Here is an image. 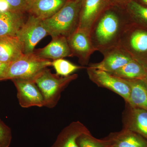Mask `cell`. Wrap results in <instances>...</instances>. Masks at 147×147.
Segmentation results:
<instances>
[{
  "mask_svg": "<svg viewBox=\"0 0 147 147\" xmlns=\"http://www.w3.org/2000/svg\"><path fill=\"white\" fill-rule=\"evenodd\" d=\"M131 23L125 8L108 6L95 21L90 31L96 51L102 53L118 45L124 32Z\"/></svg>",
  "mask_w": 147,
  "mask_h": 147,
  "instance_id": "cell-1",
  "label": "cell"
},
{
  "mask_svg": "<svg viewBox=\"0 0 147 147\" xmlns=\"http://www.w3.org/2000/svg\"><path fill=\"white\" fill-rule=\"evenodd\" d=\"M82 3L67 0L64 5L50 18L42 20L43 25L52 37L67 38L78 28Z\"/></svg>",
  "mask_w": 147,
  "mask_h": 147,
  "instance_id": "cell-2",
  "label": "cell"
},
{
  "mask_svg": "<svg viewBox=\"0 0 147 147\" xmlns=\"http://www.w3.org/2000/svg\"><path fill=\"white\" fill-rule=\"evenodd\" d=\"M77 74L67 76H59L45 68L34 80L43 96L44 106L53 108L57 104L61 94L72 81L78 78Z\"/></svg>",
  "mask_w": 147,
  "mask_h": 147,
  "instance_id": "cell-3",
  "label": "cell"
},
{
  "mask_svg": "<svg viewBox=\"0 0 147 147\" xmlns=\"http://www.w3.org/2000/svg\"><path fill=\"white\" fill-rule=\"evenodd\" d=\"M52 61L43 59L34 53L24 54L9 65L5 79L34 80L45 68L52 66Z\"/></svg>",
  "mask_w": 147,
  "mask_h": 147,
  "instance_id": "cell-4",
  "label": "cell"
},
{
  "mask_svg": "<svg viewBox=\"0 0 147 147\" xmlns=\"http://www.w3.org/2000/svg\"><path fill=\"white\" fill-rule=\"evenodd\" d=\"M118 45L127 52L133 59L146 67L147 30L141 28H134L131 22L124 32Z\"/></svg>",
  "mask_w": 147,
  "mask_h": 147,
  "instance_id": "cell-5",
  "label": "cell"
},
{
  "mask_svg": "<svg viewBox=\"0 0 147 147\" xmlns=\"http://www.w3.org/2000/svg\"><path fill=\"white\" fill-rule=\"evenodd\" d=\"M48 35L42 20L30 15L16 36L22 45L24 54H27L33 53L38 43Z\"/></svg>",
  "mask_w": 147,
  "mask_h": 147,
  "instance_id": "cell-6",
  "label": "cell"
},
{
  "mask_svg": "<svg viewBox=\"0 0 147 147\" xmlns=\"http://www.w3.org/2000/svg\"><path fill=\"white\" fill-rule=\"evenodd\" d=\"M87 72L92 82L97 86L105 88L119 95L125 102L128 100L130 88L123 79L111 75L106 71L87 67Z\"/></svg>",
  "mask_w": 147,
  "mask_h": 147,
  "instance_id": "cell-7",
  "label": "cell"
},
{
  "mask_svg": "<svg viewBox=\"0 0 147 147\" xmlns=\"http://www.w3.org/2000/svg\"><path fill=\"white\" fill-rule=\"evenodd\" d=\"M67 39L72 57H77L81 65H88L91 56L96 51L90 34L77 28Z\"/></svg>",
  "mask_w": 147,
  "mask_h": 147,
  "instance_id": "cell-8",
  "label": "cell"
},
{
  "mask_svg": "<svg viewBox=\"0 0 147 147\" xmlns=\"http://www.w3.org/2000/svg\"><path fill=\"white\" fill-rule=\"evenodd\" d=\"M17 91L19 104L23 108L44 106L43 96L33 80L12 79Z\"/></svg>",
  "mask_w": 147,
  "mask_h": 147,
  "instance_id": "cell-9",
  "label": "cell"
},
{
  "mask_svg": "<svg viewBox=\"0 0 147 147\" xmlns=\"http://www.w3.org/2000/svg\"><path fill=\"white\" fill-rule=\"evenodd\" d=\"M102 54L103 59L101 61L90 63L88 67L110 73L121 68L133 59L130 55L119 45L110 48Z\"/></svg>",
  "mask_w": 147,
  "mask_h": 147,
  "instance_id": "cell-10",
  "label": "cell"
},
{
  "mask_svg": "<svg viewBox=\"0 0 147 147\" xmlns=\"http://www.w3.org/2000/svg\"><path fill=\"white\" fill-rule=\"evenodd\" d=\"M110 5L109 0H83L79 13L78 28L90 34L95 21Z\"/></svg>",
  "mask_w": 147,
  "mask_h": 147,
  "instance_id": "cell-11",
  "label": "cell"
},
{
  "mask_svg": "<svg viewBox=\"0 0 147 147\" xmlns=\"http://www.w3.org/2000/svg\"><path fill=\"white\" fill-rule=\"evenodd\" d=\"M123 123L125 129L137 133L147 140V110L133 108L126 103Z\"/></svg>",
  "mask_w": 147,
  "mask_h": 147,
  "instance_id": "cell-12",
  "label": "cell"
},
{
  "mask_svg": "<svg viewBox=\"0 0 147 147\" xmlns=\"http://www.w3.org/2000/svg\"><path fill=\"white\" fill-rule=\"evenodd\" d=\"M33 53L40 57L53 61L72 57L67 38L61 36L52 37V40L48 45L34 50Z\"/></svg>",
  "mask_w": 147,
  "mask_h": 147,
  "instance_id": "cell-13",
  "label": "cell"
},
{
  "mask_svg": "<svg viewBox=\"0 0 147 147\" xmlns=\"http://www.w3.org/2000/svg\"><path fill=\"white\" fill-rule=\"evenodd\" d=\"M67 0H27L26 11L42 20L58 12Z\"/></svg>",
  "mask_w": 147,
  "mask_h": 147,
  "instance_id": "cell-14",
  "label": "cell"
},
{
  "mask_svg": "<svg viewBox=\"0 0 147 147\" xmlns=\"http://www.w3.org/2000/svg\"><path fill=\"white\" fill-rule=\"evenodd\" d=\"M26 21L23 12H0V37L16 36Z\"/></svg>",
  "mask_w": 147,
  "mask_h": 147,
  "instance_id": "cell-15",
  "label": "cell"
},
{
  "mask_svg": "<svg viewBox=\"0 0 147 147\" xmlns=\"http://www.w3.org/2000/svg\"><path fill=\"white\" fill-rule=\"evenodd\" d=\"M128 84L130 94L127 102L133 108L147 110V81L143 79H123Z\"/></svg>",
  "mask_w": 147,
  "mask_h": 147,
  "instance_id": "cell-16",
  "label": "cell"
},
{
  "mask_svg": "<svg viewBox=\"0 0 147 147\" xmlns=\"http://www.w3.org/2000/svg\"><path fill=\"white\" fill-rule=\"evenodd\" d=\"M24 54L17 36L0 37V61L9 63Z\"/></svg>",
  "mask_w": 147,
  "mask_h": 147,
  "instance_id": "cell-17",
  "label": "cell"
},
{
  "mask_svg": "<svg viewBox=\"0 0 147 147\" xmlns=\"http://www.w3.org/2000/svg\"><path fill=\"white\" fill-rule=\"evenodd\" d=\"M116 147H147V140L136 132L123 129L110 141Z\"/></svg>",
  "mask_w": 147,
  "mask_h": 147,
  "instance_id": "cell-18",
  "label": "cell"
},
{
  "mask_svg": "<svg viewBox=\"0 0 147 147\" xmlns=\"http://www.w3.org/2000/svg\"><path fill=\"white\" fill-rule=\"evenodd\" d=\"M122 79L146 80V69L137 61L132 59L128 63L113 72L108 73Z\"/></svg>",
  "mask_w": 147,
  "mask_h": 147,
  "instance_id": "cell-19",
  "label": "cell"
},
{
  "mask_svg": "<svg viewBox=\"0 0 147 147\" xmlns=\"http://www.w3.org/2000/svg\"><path fill=\"white\" fill-rule=\"evenodd\" d=\"M88 132L86 127L81 122H72L63 131V139L59 147H79L77 142L78 137Z\"/></svg>",
  "mask_w": 147,
  "mask_h": 147,
  "instance_id": "cell-20",
  "label": "cell"
},
{
  "mask_svg": "<svg viewBox=\"0 0 147 147\" xmlns=\"http://www.w3.org/2000/svg\"><path fill=\"white\" fill-rule=\"evenodd\" d=\"M125 9L132 23L136 22L147 28V7L132 0L126 5Z\"/></svg>",
  "mask_w": 147,
  "mask_h": 147,
  "instance_id": "cell-21",
  "label": "cell"
},
{
  "mask_svg": "<svg viewBox=\"0 0 147 147\" xmlns=\"http://www.w3.org/2000/svg\"><path fill=\"white\" fill-rule=\"evenodd\" d=\"M52 66L55 68L56 74L61 76H69L77 70L87 67L76 65L63 59H58L52 61Z\"/></svg>",
  "mask_w": 147,
  "mask_h": 147,
  "instance_id": "cell-22",
  "label": "cell"
},
{
  "mask_svg": "<svg viewBox=\"0 0 147 147\" xmlns=\"http://www.w3.org/2000/svg\"><path fill=\"white\" fill-rule=\"evenodd\" d=\"M79 147H107L112 144V142L96 140L90 136L88 132L80 135L77 142Z\"/></svg>",
  "mask_w": 147,
  "mask_h": 147,
  "instance_id": "cell-23",
  "label": "cell"
},
{
  "mask_svg": "<svg viewBox=\"0 0 147 147\" xmlns=\"http://www.w3.org/2000/svg\"><path fill=\"white\" fill-rule=\"evenodd\" d=\"M9 4L10 10L24 13L26 11L27 0H5Z\"/></svg>",
  "mask_w": 147,
  "mask_h": 147,
  "instance_id": "cell-24",
  "label": "cell"
},
{
  "mask_svg": "<svg viewBox=\"0 0 147 147\" xmlns=\"http://www.w3.org/2000/svg\"><path fill=\"white\" fill-rule=\"evenodd\" d=\"M9 132V128L0 120V145L2 146L7 142Z\"/></svg>",
  "mask_w": 147,
  "mask_h": 147,
  "instance_id": "cell-25",
  "label": "cell"
},
{
  "mask_svg": "<svg viewBox=\"0 0 147 147\" xmlns=\"http://www.w3.org/2000/svg\"><path fill=\"white\" fill-rule=\"evenodd\" d=\"M110 5L125 8L126 5L132 0H109Z\"/></svg>",
  "mask_w": 147,
  "mask_h": 147,
  "instance_id": "cell-26",
  "label": "cell"
},
{
  "mask_svg": "<svg viewBox=\"0 0 147 147\" xmlns=\"http://www.w3.org/2000/svg\"><path fill=\"white\" fill-rule=\"evenodd\" d=\"M9 65V63L0 61V81L4 80V77Z\"/></svg>",
  "mask_w": 147,
  "mask_h": 147,
  "instance_id": "cell-27",
  "label": "cell"
},
{
  "mask_svg": "<svg viewBox=\"0 0 147 147\" xmlns=\"http://www.w3.org/2000/svg\"><path fill=\"white\" fill-rule=\"evenodd\" d=\"M10 10L9 4L5 0H0V12Z\"/></svg>",
  "mask_w": 147,
  "mask_h": 147,
  "instance_id": "cell-28",
  "label": "cell"
},
{
  "mask_svg": "<svg viewBox=\"0 0 147 147\" xmlns=\"http://www.w3.org/2000/svg\"><path fill=\"white\" fill-rule=\"evenodd\" d=\"M144 6L147 7V0H134Z\"/></svg>",
  "mask_w": 147,
  "mask_h": 147,
  "instance_id": "cell-29",
  "label": "cell"
},
{
  "mask_svg": "<svg viewBox=\"0 0 147 147\" xmlns=\"http://www.w3.org/2000/svg\"><path fill=\"white\" fill-rule=\"evenodd\" d=\"M116 147L115 146H114V145L113 144H111L110 145V146H108V147Z\"/></svg>",
  "mask_w": 147,
  "mask_h": 147,
  "instance_id": "cell-30",
  "label": "cell"
},
{
  "mask_svg": "<svg viewBox=\"0 0 147 147\" xmlns=\"http://www.w3.org/2000/svg\"><path fill=\"white\" fill-rule=\"evenodd\" d=\"M75 1H77L79 2L82 3L83 0H75Z\"/></svg>",
  "mask_w": 147,
  "mask_h": 147,
  "instance_id": "cell-31",
  "label": "cell"
},
{
  "mask_svg": "<svg viewBox=\"0 0 147 147\" xmlns=\"http://www.w3.org/2000/svg\"><path fill=\"white\" fill-rule=\"evenodd\" d=\"M145 69H146V71L147 72V78H146V81H147V67H145Z\"/></svg>",
  "mask_w": 147,
  "mask_h": 147,
  "instance_id": "cell-32",
  "label": "cell"
},
{
  "mask_svg": "<svg viewBox=\"0 0 147 147\" xmlns=\"http://www.w3.org/2000/svg\"><path fill=\"white\" fill-rule=\"evenodd\" d=\"M0 147H2L1 146V145H0Z\"/></svg>",
  "mask_w": 147,
  "mask_h": 147,
  "instance_id": "cell-33",
  "label": "cell"
}]
</instances>
